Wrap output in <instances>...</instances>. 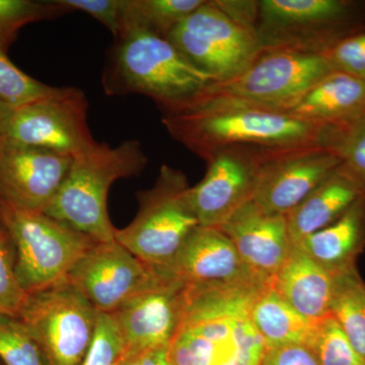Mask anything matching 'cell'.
<instances>
[{"mask_svg":"<svg viewBox=\"0 0 365 365\" xmlns=\"http://www.w3.org/2000/svg\"><path fill=\"white\" fill-rule=\"evenodd\" d=\"M162 122L175 140L205 162L225 148L240 146L281 150L327 145L335 150L343 128L204 93L178 109L163 112Z\"/></svg>","mask_w":365,"mask_h":365,"instance_id":"cell-1","label":"cell"},{"mask_svg":"<svg viewBox=\"0 0 365 365\" xmlns=\"http://www.w3.org/2000/svg\"><path fill=\"white\" fill-rule=\"evenodd\" d=\"M267 284H187L169 347L172 365H261L267 346L251 319Z\"/></svg>","mask_w":365,"mask_h":365,"instance_id":"cell-2","label":"cell"},{"mask_svg":"<svg viewBox=\"0 0 365 365\" xmlns=\"http://www.w3.org/2000/svg\"><path fill=\"white\" fill-rule=\"evenodd\" d=\"M213 81L167 38L144 31L115 39L102 76L106 95L145 96L162 113L188 104Z\"/></svg>","mask_w":365,"mask_h":365,"instance_id":"cell-3","label":"cell"},{"mask_svg":"<svg viewBox=\"0 0 365 365\" xmlns=\"http://www.w3.org/2000/svg\"><path fill=\"white\" fill-rule=\"evenodd\" d=\"M146 165L139 141H123L114 148L98 143L72 158L66 179L44 212L96 242L115 241L117 228L108 212L110 188L118 180L140 174Z\"/></svg>","mask_w":365,"mask_h":365,"instance_id":"cell-4","label":"cell"},{"mask_svg":"<svg viewBox=\"0 0 365 365\" xmlns=\"http://www.w3.org/2000/svg\"><path fill=\"white\" fill-rule=\"evenodd\" d=\"M0 227L16 253V273L28 294L67 279L97 242L42 210L19 207L0 198Z\"/></svg>","mask_w":365,"mask_h":365,"instance_id":"cell-5","label":"cell"},{"mask_svg":"<svg viewBox=\"0 0 365 365\" xmlns=\"http://www.w3.org/2000/svg\"><path fill=\"white\" fill-rule=\"evenodd\" d=\"M191 186L182 170L160 167L155 185L137 192L138 211L115 240L153 270H162L175 258L190 234L199 227L190 203Z\"/></svg>","mask_w":365,"mask_h":365,"instance_id":"cell-6","label":"cell"},{"mask_svg":"<svg viewBox=\"0 0 365 365\" xmlns=\"http://www.w3.org/2000/svg\"><path fill=\"white\" fill-rule=\"evenodd\" d=\"M361 32H365V1H259L256 34L262 50L322 54L339 41Z\"/></svg>","mask_w":365,"mask_h":365,"instance_id":"cell-7","label":"cell"},{"mask_svg":"<svg viewBox=\"0 0 365 365\" xmlns=\"http://www.w3.org/2000/svg\"><path fill=\"white\" fill-rule=\"evenodd\" d=\"M88 111L85 93L73 86H62L56 95L20 107L4 103L0 143L76 157L98 144L88 126Z\"/></svg>","mask_w":365,"mask_h":365,"instance_id":"cell-8","label":"cell"},{"mask_svg":"<svg viewBox=\"0 0 365 365\" xmlns=\"http://www.w3.org/2000/svg\"><path fill=\"white\" fill-rule=\"evenodd\" d=\"M323 54L294 50H262L239 76L213 81L201 93L289 112L330 72Z\"/></svg>","mask_w":365,"mask_h":365,"instance_id":"cell-9","label":"cell"},{"mask_svg":"<svg viewBox=\"0 0 365 365\" xmlns=\"http://www.w3.org/2000/svg\"><path fill=\"white\" fill-rule=\"evenodd\" d=\"M98 312L64 280L29 294L20 319L49 365H79L93 341Z\"/></svg>","mask_w":365,"mask_h":365,"instance_id":"cell-10","label":"cell"},{"mask_svg":"<svg viewBox=\"0 0 365 365\" xmlns=\"http://www.w3.org/2000/svg\"><path fill=\"white\" fill-rule=\"evenodd\" d=\"M167 39L215 81L239 76L262 51L256 31L230 18L215 0H205Z\"/></svg>","mask_w":365,"mask_h":365,"instance_id":"cell-11","label":"cell"},{"mask_svg":"<svg viewBox=\"0 0 365 365\" xmlns=\"http://www.w3.org/2000/svg\"><path fill=\"white\" fill-rule=\"evenodd\" d=\"M341 163L327 145L266 150L252 201L269 215L287 216Z\"/></svg>","mask_w":365,"mask_h":365,"instance_id":"cell-12","label":"cell"},{"mask_svg":"<svg viewBox=\"0 0 365 365\" xmlns=\"http://www.w3.org/2000/svg\"><path fill=\"white\" fill-rule=\"evenodd\" d=\"M158 278L153 268L115 240L97 242L72 268L67 281L98 313L112 314Z\"/></svg>","mask_w":365,"mask_h":365,"instance_id":"cell-13","label":"cell"},{"mask_svg":"<svg viewBox=\"0 0 365 365\" xmlns=\"http://www.w3.org/2000/svg\"><path fill=\"white\" fill-rule=\"evenodd\" d=\"M265 148H230L207 160L202 181L189 191L201 227H220L253 199Z\"/></svg>","mask_w":365,"mask_h":365,"instance_id":"cell-14","label":"cell"},{"mask_svg":"<svg viewBox=\"0 0 365 365\" xmlns=\"http://www.w3.org/2000/svg\"><path fill=\"white\" fill-rule=\"evenodd\" d=\"M186 283L160 276L112 314L127 356L170 347L181 319Z\"/></svg>","mask_w":365,"mask_h":365,"instance_id":"cell-15","label":"cell"},{"mask_svg":"<svg viewBox=\"0 0 365 365\" xmlns=\"http://www.w3.org/2000/svg\"><path fill=\"white\" fill-rule=\"evenodd\" d=\"M163 277L186 284H266L270 281L255 274L220 228L199 225L187 237L167 267L157 271Z\"/></svg>","mask_w":365,"mask_h":365,"instance_id":"cell-16","label":"cell"},{"mask_svg":"<svg viewBox=\"0 0 365 365\" xmlns=\"http://www.w3.org/2000/svg\"><path fill=\"white\" fill-rule=\"evenodd\" d=\"M72 157L18 144L0 145V198L31 210L44 211L56 196Z\"/></svg>","mask_w":365,"mask_h":365,"instance_id":"cell-17","label":"cell"},{"mask_svg":"<svg viewBox=\"0 0 365 365\" xmlns=\"http://www.w3.org/2000/svg\"><path fill=\"white\" fill-rule=\"evenodd\" d=\"M218 228L230 237L244 263L268 281L273 279L294 247L287 216L269 215L252 200Z\"/></svg>","mask_w":365,"mask_h":365,"instance_id":"cell-18","label":"cell"},{"mask_svg":"<svg viewBox=\"0 0 365 365\" xmlns=\"http://www.w3.org/2000/svg\"><path fill=\"white\" fill-rule=\"evenodd\" d=\"M336 274L295 246L271 280L274 289L312 322L331 314Z\"/></svg>","mask_w":365,"mask_h":365,"instance_id":"cell-19","label":"cell"},{"mask_svg":"<svg viewBox=\"0 0 365 365\" xmlns=\"http://www.w3.org/2000/svg\"><path fill=\"white\" fill-rule=\"evenodd\" d=\"M364 193L365 184L350 174L341 163L287 215L292 244L297 246L306 237L337 220Z\"/></svg>","mask_w":365,"mask_h":365,"instance_id":"cell-20","label":"cell"},{"mask_svg":"<svg viewBox=\"0 0 365 365\" xmlns=\"http://www.w3.org/2000/svg\"><path fill=\"white\" fill-rule=\"evenodd\" d=\"M289 113L333 126L351 124L365 116V81L345 72H330Z\"/></svg>","mask_w":365,"mask_h":365,"instance_id":"cell-21","label":"cell"},{"mask_svg":"<svg viewBox=\"0 0 365 365\" xmlns=\"http://www.w3.org/2000/svg\"><path fill=\"white\" fill-rule=\"evenodd\" d=\"M295 247L334 274L355 267L365 247V193L337 220Z\"/></svg>","mask_w":365,"mask_h":365,"instance_id":"cell-22","label":"cell"},{"mask_svg":"<svg viewBox=\"0 0 365 365\" xmlns=\"http://www.w3.org/2000/svg\"><path fill=\"white\" fill-rule=\"evenodd\" d=\"M251 319L267 348L307 345L314 324L290 306L271 282L255 300Z\"/></svg>","mask_w":365,"mask_h":365,"instance_id":"cell-23","label":"cell"},{"mask_svg":"<svg viewBox=\"0 0 365 365\" xmlns=\"http://www.w3.org/2000/svg\"><path fill=\"white\" fill-rule=\"evenodd\" d=\"M204 2L205 0H122L116 38L134 31L168 38Z\"/></svg>","mask_w":365,"mask_h":365,"instance_id":"cell-24","label":"cell"},{"mask_svg":"<svg viewBox=\"0 0 365 365\" xmlns=\"http://www.w3.org/2000/svg\"><path fill=\"white\" fill-rule=\"evenodd\" d=\"M331 314L365 362V283L356 266L336 274Z\"/></svg>","mask_w":365,"mask_h":365,"instance_id":"cell-25","label":"cell"},{"mask_svg":"<svg viewBox=\"0 0 365 365\" xmlns=\"http://www.w3.org/2000/svg\"><path fill=\"white\" fill-rule=\"evenodd\" d=\"M71 13L58 0H0V47L9 49L24 26Z\"/></svg>","mask_w":365,"mask_h":365,"instance_id":"cell-26","label":"cell"},{"mask_svg":"<svg viewBox=\"0 0 365 365\" xmlns=\"http://www.w3.org/2000/svg\"><path fill=\"white\" fill-rule=\"evenodd\" d=\"M306 346L319 365H365L332 314L314 322Z\"/></svg>","mask_w":365,"mask_h":365,"instance_id":"cell-27","label":"cell"},{"mask_svg":"<svg viewBox=\"0 0 365 365\" xmlns=\"http://www.w3.org/2000/svg\"><path fill=\"white\" fill-rule=\"evenodd\" d=\"M62 86L41 83L28 76L7 56L0 47V101L11 107L30 104L35 101L56 95Z\"/></svg>","mask_w":365,"mask_h":365,"instance_id":"cell-28","label":"cell"},{"mask_svg":"<svg viewBox=\"0 0 365 365\" xmlns=\"http://www.w3.org/2000/svg\"><path fill=\"white\" fill-rule=\"evenodd\" d=\"M2 365H49L42 348L18 318H0Z\"/></svg>","mask_w":365,"mask_h":365,"instance_id":"cell-29","label":"cell"},{"mask_svg":"<svg viewBox=\"0 0 365 365\" xmlns=\"http://www.w3.org/2000/svg\"><path fill=\"white\" fill-rule=\"evenodd\" d=\"M16 253L9 235L0 227V318H18L29 294L16 273Z\"/></svg>","mask_w":365,"mask_h":365,"instance_id":"cell-30","label":"cell"},{"mask_svg":"<svg viewBox=\"0 0 365 365\" xmlns=\"http://www.w3.org/2000/svg\"><path fill=\"white\" fill-rule=\"evenodd\" d=\"M126 347L112 314L98 313L93 341L79 365H121Z\"/></svg>","mask_w":365,"mask_h":365,"instance_id":"cell-31","label":"cell"},{"mask_svg":"<svg viewBox=\"0 0 365 365\" xmlns=\"http://www.w3.org/2000/svg\"><path fill=\"white\" fill-rule=\"evenodd\" d=\"M322 54L333 71L365 81V32L339 41Z\"/></svg>","mask_w":365,"mask_h":365,"instance_id":"cell-32","label":"cell"},{"mask_svg":"<svg viewBox=\"0 0 365 365\" xmlns=\"http://www.w3.org/2000/svg\"><path fill=\"white\" fill-rule=\"evenodd\" d=\"M336 151L343 167L365 184V116L345 126Z\"/></svg>","mask_w":365,"mask_h":365,"instance_id":"cell-33","label":"cell"},{"mask_svg":"<svg viewBox=\"0 0 365 365\" xmlns=\"http://www.w3.org/2000/svg\"><path fill=\"white\" fill-rule=\"evenodd\" d=\"M60 4L72 11H83L100 21L114 38L119 32L122 0H58Z\"/></svg>","mask_w":365,"mask_h":365,"instance_id":"cell-34","label":"cell"},{"mask_svg":"<svg viewBox=\"0 0 365 365\" xmlns=\"http://www.w3.org/2000/svg\"><path fill=\"white\" fill-rule=\"evenodd\" d=\"M261 365H319L309 347L302 344L267 348Z\"/></svg>","mask_w":365,"mask_h":365,"instance_id":"cell-35","label":"cell"},{"mask_svg":"<svg viewBox=\"0 0 365 365\" xmlns=\"http://www.w3.org/2000/svg\"><path fill=\"white\" fill-rule=\"evenodd\" d=\"M121 365H172L169 347L128 355Z\"/></svg>","mask_w":365,"mask_h":365,"instance_id":"cell-36","label":"cell"},{"mask_svg":"<svg viewBox=\"0 0 365 365\" xmlns=\"http://www.w3.org/2000/svg\"><path fill=\"white\" fill-rule=\"evenodd\" d=\"M1 103H2L1 101H0V107H1Z\"/></svg>","mask_w":365,"mask_h":365,"instance_id":"cell-37","label":"cell"},{"mask_svg":"<svg viewBox=\"0 0 365 365\" xmlns=\"http://www.w3.org/2000/svg\"><path fill=\"white\" fill-rule=\"evenodd\" d=\"M0 365H2L1 362H0Z\"/></svg>","mask_w":365,"mask_h":365,"instance_id":"cell-38","label":"cell"}]
</instances>
